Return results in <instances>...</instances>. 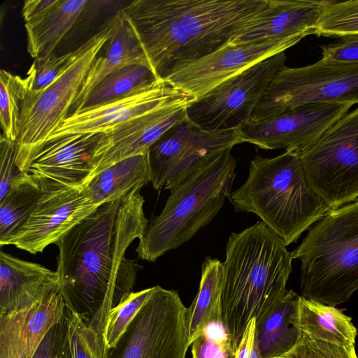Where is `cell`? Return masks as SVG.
Wrapping results in <instances>:
<instances>
[{"label":"cell","mask_w":358,"mask_h":358,"mask_svg":"<svg viewBox=\"0 0 358 358\" xmlns=\"http://www.w3.org/2000/svg\"><path fill=\"white\" fill-rule=\"evenodd\" d=\"M140 190L101 204L56 243L66 306L104 332L109 312L133 292L141 268L136 259L125 257L149 224Z\"/></svg>","instance_id":"1"},{"label":"cell","mask_w":358,"mask_h":358,"mask_svg":"<svg viewBox=\"0 0 358 358\" xmlns=\"http://www.w3.org/2000/svg\"><path fill=\"white\" fill-rule=\"evenodd\" d=\"M269 0H135L122 8L157 78L171 76L231 43Z\"/></svg>","instance_id":"2"},{"label":"cell","mask_w":358,"mask_h":358,"mask_svg":"<svg viewBox=\"0 0 358 358\" xmlns=\"http://www.w3.org/2000/svg\"><path fill=\"white\" fill-rule=\"evenodd\" d=\"M286 247L262 221L229 238L220 309L235 351L250 321L261 319L287 292L293 258Z\"/></svg>","instance_id":"3"},{"label":"cell","mask_w":358,"mask_h":358,"mask_svg":"<svg viewBox=\"0 0 358 358\" xmlns=\"http://www.w3.org/2000/svg\"><path fill=\"white\" fill-rule=\"evenodd\" d=\"M228 199L236 211L259 217L287 246L329 210L309 185L296 150L272 158L257 155L246 181Z\"/></svg>","instance_id":"4"},{"label":"cell","mask_w":358,"mask_h":358,"mask_svg":"<svg viewBox=\"0 0 358 358\" xmlns=\"http://www.w3.org/2000/svg\"><path fill=\"white\" fill-rule=\"evenodd\" d=\"M301 296L336 307L358 290V199L329 210L292 252Z\"/></svg>","instance_id":"5"},{"label":"cell","mask_w":358,"mask_h":358,"mask_svg":"<svg viewBox=\"0 0 358 358\" xmlns=\"http://www.w3.org/2000/svg\"><path fill=\"white\" fill-rule=\"evenodd\" d=\"M236 166L231 151L225 152L171 190L162 210L139 239L138 257L154 262L207 225L231 192Z\"/></svg>","instance_id":"6"},{"label":"cell","mask_w":358,"mask_h":358,"mask_svg":"<svg viewBox=\"0 0 358 358\" xmlns=\"http://www.w3.org/2000/svg\"><path fill=\"white\" fill-rule=\"evenodd\" d=\"M116 13L102 28L77 48L66 70L52 84L38 92H28L21 106L15 163L26 172L48 137L69 115L90 67L110 37Z\"/></svg>","instance_id":"7"},{"label":"cell","mask_w":358,"mask_h":358,"mask_svg":"<svg viewBox=\"0 0 358 358\" xmlns=\"http://www.w3.org/2000/svg\"><path fill=\"white\" fill-rule=\"evenodd\" d=\"M325 103H358V63L322 58L302 67L285 66L270 83L250 122L272 118L300 106Z\"/></svg>","instance_id":"8"},{"label":"cell","mask_w":358,"mask_h":358,"mask_svg":"<svg viewBox=\"0 0 358 358\" xmlns=\"http://www.w3.org/2000/svg\"><path fill=\"white\" fill-rule=\"evenodd\" d=\"M310 187L334 210L358 199V107L299 152Z\"/></svg>","instance_id":"9"},{"label":"cell","mask_w":358,"mask_h":358,"mask_svg":"<svg viewBox=\"0 0 358 358\" xmlns=\"http://www.w3.org/2000/svg\"><path fill=\"white\" fill-rule=\"evenodd\" d=\"M187 308L178 293L153 287L107 358H185Z\"/></svg>","instance_id":"10"},{"label":"cell","mask_w":358,"mask_h":358,"mask_svg":"<svg viewBox=\"0 0 358 358\" xmlns=\"http://www.w3.org/2000/svg\"><path fill=\"white\" fill-rule=\"evenodd\" d=\"M285 52L262 60L220 83L187 107V117L203 130L239 129L253 112L276 73L285 66Z\"/></svg>","instance_id":"11"},{"label":"cell","mask_w":358,"mask_h":358,"mask_svg":"<svg viewBox=\"0 0 358 358\" xmlns=\"http://www.w3.org/2000/svg\"><path fill=\"white\" fill-rule=\"evenodd\" d=\"M243 143L238 129L208 131L187 117L180 122L149 150L153 187L170 191L201 167Z\"/></svg>","instance_id":"12"},{"label":"cell","mask_w":358,"mask_h":358,"mask_svg":"<svg viewBox=\"0 0 358 358\" xmlns=\"http://www.w3.org/2000/svg\"><path fill=\"white\" fill-rule=\"evenodd\" d=\"M353 106L348 103H311L274 117L250 122L238 131L243 143L274 150L301 151L317 141Z\"/></svg>","instance_id":"13"},{"label":"cell","mask_w":358,"mask_h":358,"mask_svg":"<svg viewBox=\"0 0 358 358\" xmlns=\"http://www.w3.org/2000/svg\"><path fill=\"white\" fill-rule=\"evenodd\" d=\"M296 43L285 39L230 43L184 66L165 81L196 99L253 64L285 52Z\"/></svg>","instance_id":"14"},{"label":"cell","mask_w":358,"mask_h":358,"mask_svg":"<svg viewBox=\"0 0 358 358\" xmlns=\"http://www.w3.org/2000/svg\"><path fill=\"white\" fill-rule=\"evenodd\" d=\"M98 207L86 196L83 189L66 188L47 192L6 245L32 254L42 252L48 245L56 244Z\"/></svg>","instance_id":"15"},{"label":"cell","mask_w":358,"mask_h":358,"mask_svg":"<svg viewBox=\"0 0 358 358\" xmlns=\"http://www.w3.org/2000/svg\"><path fill=\"white\" fill-rule=\"evenodd\" d=\"M194 99L192 96L170 103L102 133L92 157L90 179L119 161L149 151L164 134L187 117V107Z\"/></svg>","instance_id":"16"},{"label":"cell","mask_w":358,"mask_h":358,"mask_svg":"<svg viewBox=\"0 0 358 358\" xmlns=\"http://www.w3.org/2000/svg\"><path fill=\"white\" fill-rule=\"evenodd\" d=\"M101 134H70L48 141L26 172L47 192L83 189L92 175V157Z\"/></svg>","instance_id":"17"},{"label":"cell","mask_w":358,"mask_h":358,"mask_svg":"<svg viewBox=\"0 0 358 358\" xmlns=\"http://www.w3.org/2000/svg\"><path fill=\"white\" fill-rule=\"evenodd\" d=\"M192 96L160 80L148 88L69 115L46 142L70 134L103 133L140 115Z\"/></svg>","instance_id":"18"},{"label":"cell","mask_w":358,"mask_h":358,"mask_svg":"<svg viewBox=\"0 0 358 358\" xmlns=\"http://www.w3.org/2000/svg\"><path fill=\"white\" fill-rule=\"evenodd\" d=\"M66 305L60 291L24 309L0 315V358H33Z\"/></svg>","instance_id":"19"},{"label":"cell","mask_w":358,"mask_h":358,"mask_svg":"<svg viewBox=\"0 0 358 358\" xmlns=\"http://www.w3.org/2000/svg\"><path fill=\"white\" fill-rule=\"evenodd\" d=\"M329 1L269 0L268 7L232 44L269 39L299 43L315 31Z\"/></svg>","instance_id":"20"},{"label":"cell","mask_w":358,"mask_h":358,"mask_svg":"<svg viewBox=\"0 0 358 358\" xmlns=\"http://www.w3.org/2000/svg\"><path fill=\"white\" fill-rule=\"evenodd\" d=\"M60 291L59 275L0 252V315L29 308Z\"/></svg>","instance_id":"21"},{"label":"cell","mask_w":358,"mask_h":358,"mask_svg":"<svg viewBox=\"0 0 358 358\" xmlns=\"http://www.w3.org/2000/svg\"><path fill=\"white\" fill-rule=\"evenodd\" d=\"M132 64L151 67L134 27L120 8L113 31L92 63L69 115L81 110L88 94L106 76Z\"/></svg>","instance_id":"22"},{"label":"cell","mask_w":358,"mask_h":358,"mask_svg":"<svg viewBox=\"0 0 358 358\" xmlns=\"http://www.w3.org/2000/svg\"><path fill=\"white\" fill-rule=\"evenodd\" d=\"M300 296L292 289L287 290L275 305L256 321V340L262 358H278L301 341L297 324Z\"/></svg>","instance_id":"23"},{"label":"cell","mask_w":358,"mask_h":358,"mask_svg":"<svg viewBox=\"0 0 358 358\" xmlns=\"http://www.w3.org/2000/svg\"><path fill=\"white\" fill-rule=\"evenodd\" d=\"M151 182L149 151L119 161L97 173L83 188L96 206L126 197Z\"/></svg>","instance_id":"24"},{"label":"cell","mask_w":358,"mask_h":358,"mask_svg":"<svg viewBox=\"0 0 358 358\" xmlns=\"http://www.w3.org/2000/svg\"><path fill=\"white\" fill-rule=\"evenodd\" d=\"M297 324L302 337L339 345L355 344L357 329L352 317L334 306L301 296Z\"/></svg>","instance_id":"25"},{"label":"cell","mask_w":358,"mask_h":358,"mask_svg":"<svg viewBox=\"0 0 358 358\" xmlns=\"http://www.w3.org/2000/svg\"><path fill=\"white\" fill-rule=\"evenodd\" d=\"M89 0H59L43 19L25 24L27 52L31 57H45L55 49L77 24Z\"/></svg>","instance_id":"26"},{"label":"cell","mask_w":358,"mask_h":358,"mask_svg":"<svg viewBox=\"0 0 358 358\" xmlns=\"http://www.w3.org/2000/svg\"><path fill=\"white\" fill-rule=\"evenodd\" d=\"M223 263L218 259L207 257L201 266L199 291L187 308L189 344L201 334L213 320H221V294L223 283Z\"/></svg>","instance_id":"27"},{"label":"cell","mask_w":358,"mask_h":358,"mask_svg":"<svg viewBox=\"0 0 358 358\" xmlns=\"http://www.w3.org/2000/svg\"><path fill=\"white\" fill-rule=\"evenodd\" d=\"M47 193L33 177L22 172L0 200V245H6Z\"/></svg>","instance_id":"28"},{"label":"cell","mask_w":358,"mask_h":358,"mask_svg":"<svg viewBox=\"0 0 358 358\" xmlns=\"http://www.w3.org/2000/svg\"><path fill=\"white\" fill-rule=\"evenodd\" d=\"M159 80L151 67L141 64L122 67L108 74L93 88L81 110L148 88Z\"/></svg>","instance_id":"29"},{"label":"cell","mask_w":358,"mask_h":358,"mask_svg":"<svg viewBox=\"0 0 358 358\" xmlns=\"http://www.w3.org/2000/svg\"><path fill=\"white\" fill-rule=\"evenodd\" d=\"M26 78L4 69L0 71V121L2 134L16 141L20 127L21 106L27 92Z\"/></svg>","instance_id":"30"},{"label":"cell","mask_w":358,"mask_h":358,"mask_svg":"<svg viewBox=\"0 0 358 358\" xmlns=\"http://www.w3.org/2000/svg\"><path fill=\"white\" fill-rule=\"evenodd\" d=\"M69 310L68 341L71 358H107L104 334Z\"/></svg>","instance_id":"31"},{"label":"cell","mask_w":358,"mask_h":358,"mask_svg":"<svg viewBox=\"0 0 358 358\" xmlns=\"http://www.w3.org/2000/svg\"><path fill=\"white\" fill-rule=\"evenodd\" d=\"M315 34L338 38L358 34V0L329 1L321 15Z\"/></svg>","instance_id":"32"},{"label":"cell","mask_w":358,"mask_h":358,"mask_svg":"<svg viewBox=\"0 0 358 358\" xmlns=\"http://www.w3.org/2000/svg\"><path fill=\"white\" fill-rule=\"evenodd\" d=\"M152 289L153 287L133 292L121 303L110 310L107 317L104 336L108 350L116 345Z\"/></svg>","instance_id":"33"},{"label":"cell","mask_w":358,"mask_h":358,"mask_svg":"<svg viewBox=\"0 0 358 358\" xmlns=\"http://www.w3.org/2000/svg\"><path fill=\"white\" fill-rule=\"evenodd\" d=\"M235 352L221 320L209 323L191 344L192 358H235Z\"/></svg>","instance_id":"34"},{"label":"cell","mask_w":358,"mask_h":358,"mask_svg":"<svg viewBox=\"0 0 358 358\" xmlns=\"http://www.w3.org/2000/svg\"><path fill=\"white\" fill-rule=\"evenodd\" d=\"M77 54V48L61 55L54 53L34 59L25 77L29 91L38 92L57 79L70 66Z\"/></svg>","instance_id":"35"},{"label":"cell","mask_w":358,"mask_h":358,"mask_svg":"<svg viewBox=\"0 0 358 358\" xmlns=\"http://www.w3.org/2000/svg\"><path fill=\"white\" fill-rule=\"evenodd\" d=\"M278 358H358L355 345L348 346L301 337L290 351Z\"/></svg>","instance_id":"36"},{"label":"cell","mask_w":358,"mask_h":358,"mask_svg":"<svg viewBox=\"0 0 358 358\" xmlns=\"http://www.w3.org/2000/svg\"><path fill=\"white\" fill-rule=\"evenodd\" d=\"M69 310L45 335L33 358H61L68 341Z\"/></svg>","instance_id":"37"},{"label":"cell","mask_w":358,"mask_h":358,"mask_svg":"<svg viewBox=\"0 0 358 358\" xmlns=\"http://www.w3.org/2000/svg\"><path fill=\"white\" fill-rule=\"evenodd\" d=\"M16 141L0 137V200L9 191L15 179L22 173L17 168Z\"/></svg>","instance_id":"38"},{"label":"cell","mask_w":358,"mask_h":358,"mask_svg":"<svg viewBox=\"0 0 358 358\" xmlns=\"http://www.w3.org/2000/svg\"><path fill=\"white\" fill-rule=\"evenodd\" d=\"M338 38L336 42L321 46L322 58L341 62L358 63V34Z\"/></svg>","instance_id":"39"},{"label":"cell","mask_w":358,"mask_h":358,"mask_svg":"<svg viewBox=\"0 0 358 358\" xmlns=\"http://www.w3.org/2000/svg\"><path fill=\"white\" fill-rule=\"evenodd\" d=\"M59 0H27L24 2L22 15L25 24L39 22L48 15Z\"/></svg>","instance_id":"40"},{"label":"cell","mask_w":358,"mask_h":358,"mask_svg":"<svg viewBox=\"0 0 358 358\" xmlns=\"http://www.w3.org/2000/svg\"><path fill=\"white\" fill-rule=\"evenodd\" d=\"M235 358H262L256 340V319L247 325L235 352Z\"/></svg>","instance_id":"41"},{"label":"cell","mask_w":358,"mask_h":358,"mask_svg":"<svg viewBox=\"0 0 358 358\" xmlns=\"http://www.w3.org/2000/svg\"><path fill=\"white\" fill-rule=\"evenodd\" d=\"M61 358H71L69 341H67V343L66 344V346L64 348V352H63V354H62Z\"/></svg>","instance_id":"42"}]
</instances>
